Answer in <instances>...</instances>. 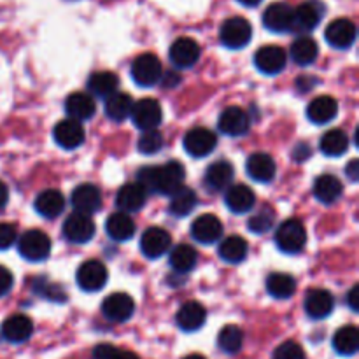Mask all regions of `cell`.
I'll return each mask as SVG.
<instances>
[{"instance_id":"6da1fadb","label":"cell","mask_w":359,"mask_h":359,"mask_svg":"<svg viewBox=\"0 0 359 359\" xmlns=\"http://www.w3.org/2000/svg\"><path fill=\"white\" fill-rule=\"evenodd\" d=\"M186 172L179 161H168L161 167H144L137 174V182L147 193L172 195L175 189L184 184Z\"/></svg>"},{"instance_id":"7a4b0ae2","label":"cell","mask_w":359,"mask_h":359,"mask_svg":"<svg viewBox=\"0 0 359 359\" xmlns=\"http://www.w3.org/2000/svg\"><path fill=\"white\" fill-rule=\"evenodd\" d=\"M252 27L245 18H228L219 30V41L228 49H242L251 42Z\"/></svg>"},{"instance_id":"3957f363","label":"cell","mask_w":359,"mask_h":359,"mask_svg":"<svg viewBox=\"0 0 359 359\" xmlns=\"http://www.w3.org/2000/svg\"><path fill=\"white\" fill-rule=\"evenodd\" d=\"M276 244L286 255H297L307 244V231L298 219H287L277 228Z\"/></svg>"},{"instance_id":"277c9868","label":"cell","mask_w":359,"mask_h":359,"mask_svg":"<svg viewBox=\"0 0 359 359\" xmlns=\"http://www.w3.org/2000/svg\"><path fill=\"white\" fill-rule=\"evenodd\" d=\"M18 251L27 262H44L51 252V241L44 231L28 230L21 235L20 242H18Z\"/></svg>"},{"instance_id":"5b68a950","label":"cell","mask_w":359,"mask_h":359,"mask_svg":"<svg viewBox=\"0 0 359 359\" xmlns=\"http://www.w3.org/2000/svg\"><path fill=\"white\" fill-rule=\"evenodd\" d=\"M163 76V67L158 56L153 53H144L137 56L132 63V77L139 86L149 88L154 86Z\"/></svg>"},{"instance_id":"8992f818","label":"cell","mask_w":359,"mask_h":359,"mask_svg":"<svg viewBox=\"0 0 359 359\" xmlns=\"http://www.w3.org/2000/svg\"><path fill=\"white\" fill-rule=\"evenodd\" d=\"M133 125L139 130L146 132V130L158 128V125L163 119V111H161L160 102L154 98H142V100L135 102L132 105V112H130Z\"/></svg>"},{"instance_id":"52a82bcc","label":"cell","mask_w":359,"mask_h":359,"mask_svg":"<svg viewBox=\"0 0 359 359\" xmlns=\"http://www.w3.org/2000/svg\"><path fill=\"white\" fill-rule=\"evenodd\" d=\"M325 13L326 7L321 0H305L293 11V32H312L321 23Z\"/></svg>"},{"instance_id":"ba28073f","label":"cell","mask_w":359,"mask_h":359,"mask_svg":"<svg viewBox=\"0 0 359 359\" xmlns=\"http://www.w3.org/2000/svg\"><path fill=\"white\" fill-rule=\"evenodd\" d=\"M107 269L104 266V263L97 262V259H88V262H84L83 265L77 269L76 273L77 286L83 291H86V293L100 291L102 287L107 284Z\"/></svg>"},{"instance_id":"9c48e42d","label":"cell","mask_w":359,"mask_h":359,"mask_svg":"<svg viewBox=\"0 0 359 359\" xmlns=\"http://www.w3.org/2000/svg\"><path fill=\"white\" fill-rule=\"evenodd\" d=\"M182 144H184V149L189 156L203 158L212 153L217 144V139L209 128L196 126V128H191L186 133Z\"/></svg>"},{"instance_id":"30bf717a","label":"cell","mask_w":359,"mask_h":359,"mask_svg":"<svg viewBox=\"0 0 359 359\" xmlns=\"http://www.w3.org/2000/svg\"><path fill=\"white\" fill-rule=\"evenodd\" d=\"M63 235L72 244H86L95 235V223L88 214L74 212L63 223Z\"/></svg>"},{"instance_id":"8fae6325","label":"cell","mask_w":359,"mask_h":359,"mask_svg":"<svg viewBox=\"0 0 359 359\" xmlns=\"http://www.w3.org/2000/svg\"><path fill=\"white\" fill-rule=\"evenodd\" d=\"M293 7L286 2L270 4L263 13V25L270 32L286 34L293 30Z\"/></svg>"},{"instance_id":"7c38bea8","label":"cell","mask_w":359,"mask_h":359,"mask_svg":"<svg viewBox=\"0 0 359 359\" xmlns=\"http://www.w3.org/2000/svg\"><path fill=\"white\" fill-rule=\"evenodd\" d=\"M356 25L347 18H337L326 27L325 37L335 49H349L356 41Z\"/></svg>"},{"instance_id":"4fadbf2b","label":"cell","mask_w":359,"mask_h":359,"mask_svg":"<svg viewBox=\"0 0 359 359\" xmlns=\"http://www.w3.org/2000/svg\"><path fill=\"white\" fill-rule=\"evenodd\" d=\"M102 312L112 323H125L135 312V302L126 293H112L102 304Z\"/></svg>"},{"instance_id":"5bb4252c","label":"cell","mask_w":359,"mask_h":359,"mask_svg":"<svg viewBox=\"0 0 359 359\" xmlns=\"http://www.w3.org/2000/svg\"><path fill=\"white\" fill-rule=\"evenodd\" d=\"M172 245V237L167 230L163 228L153 226L149 230L144 231V235L140 237V251L146 258L149 259H158L165 255V252L170 249Z\"/></svg>"},{"instance_id":"9a60e30c","label":"cell","mask_w":359,"mask_h":359,"mask_svg":"<svg viewBox=\"0 0 359 359\" xmlns=\"http://www.w3.org/2000/svg\"><path fill=\"white\" fill-rule=\"evenodd\" d=\"M200 46L195 39L181 37L170 46V62L175 69H189L200 60Z\"/></svg>"},{"instance_id":"2e32d148","label":"cell","mask_w":359,"mask_h":359,"mask_svg":"<svg viewBox=\"0 0 359 359\" xmlns=\"http://www.w3.org/2000/svg\"><path fill=\"white\" fill-rule=\"evenodd\" d=\"M286 62V51L279 46H263L255 55V65L258 67L259 72L266 74V76H276V74L283 72Z\"/></svg>"},{"instance_id":"e0dca14e","label":"cell","mask_w":359,"mask_h":359,"mask_svg":"<svg viewBox=\"0 0 359 359\" xmlns=\"http://www.w3.org/2000/svg\"><path fill=\"white\" fill-rule=\"evenodd\" d=\"M84 126L83 123L77 119H63L53 130V137H55L56 144L67 151H72L79 147L84 142Z\"/></svg>"},{"instance_id":"ac0fdd59","label":"cell","mask_w":359,"mask_h":359,"mask_svg":"<svg viewBox=\"0 0 359 359\" xmlns=\"http://www.w3.org/2000/svg\"><path fill=\"white\" fill-rule=\"evenodd\" d=\"M249 116L241 107H226L217 119V128L228 137H242L249 132Z\"/></svg>"},{"instance_id":"d6986e66","label":"cell","mask_w":359,"mask_h":359,"mask_svg":"<svg viewBox=\"0 0 359 359\" xmlns=\"http://www.w3.org/2000/svg\"><path fill=\"white\" fill-rule=\"evenodd\" d=\"M191 235L200 244H214L223 235V223L214 214H202L193 221Z\"/></svg>"},{"instance_id":"ffe728a7","label":"cell","mask_w":359,"mask_h":359,"mask_svg":"<svg viewBox=\"0 0 359 359\" xmlns=\"http://www.w3.org/2000/svg\"><path fill=\"white\" fill-rule=\"evenodd\" d=\"M0 332H2L4 339L11 344L27 342L32 337V333H34V323H32L28 316L14 314L2 323Z\"/></svg>"},{"instance_id":"44dd1931","label":"cell","mask_w":359,"mask_h":359,"mask_svg":"<svg viewBox=\"0 0 359 359\" xmlns=\"http://www.w3.org/2000/svg\"><path fill=\"white\" fill-rule=\"evenodd\" d=\"M72 205L76 212L81 214H91L98 212L102 207V195L100 189L93 184H81L74 189L72 193Z\"/></svg>"},{"instance_id":"7402d4cb","label":"cell","mask_w":359,"mask_h":359,"mask_svg":"<svg viewBox=\"0 0 359 359\" xmlns=\"http://www.w3.org/2000/svg\"><path fill=\"white\" fill-rule=\"evenodd\" d=\"M304 307L311 319H325L335 309V298L326 290H311L305 297Z\"/></svg>"},{"instance_id":"603a6c76","label":"cell","mask_w":359,"mask_h":359,"mask_svg":"<svg viewBox=\"0 0 359 359\" xmlns=\"http://www.w3.org/2000/svg\"><path fill=\"white\" fill-rule=\"evenodd\" d=\"M249 177L256 182H270L277 174L276 161L266 153H255L248 158L245 163Z\"/></svg>"},{"instance_id":"cb8c5ba5","label":"cell","mask_w":359,"mask_h":359,"mask_svg":"<svg viewBox=\"0 0 359 359\" xmlns=\"http://www.w3.org/2000/svg\"><path fill=\"white\" fill-rule=\"evenodd\" d=\"M147 200V191L139 184V182H128L123 186L116 196V205L123 212H137L144 207Z\"/></svg>"},{"instance_id":"d4e9b609","label":"cell","mask_w":359,"mask_h":359,"mask_svg":"<svg viewBox=\"0 0 359 359\" xmlns=\"http://www.w3.org/2000/svg\"><path fill=\"white\" fill-rule=\"evenodd\" d=\"M207 312L198 302H188V304L182 305L179 309L177 316H175V321H177V326L182 330V332H198L203 325H205Z\"/></svg>"},{"instance_id":"484cf974","label":"cell","mask_w":359,"mask_h":359,"mask_svg":"<svg viewBox=\"0 0 359 359\" xmlns=\"http://www.w3.org/2000/svg\"><path fill=\"white\" fill-rule=\"evenodd\" d=\"M339 114V104L330 95H323V97L314 98L307 107V118L311 119L314 125H326V123L333 121Z\"/></svg>"},{"instance_id":"4316f807","label":"cell","mask_w":359,"mask_h":359,"mask_svg":"<svg viewBox=\"0 0 359 359\" xmlns=\"http://www.w3.org/2000/svg\"><path fill=\"white\" fill-rule=\"evenodd\" d=\"M224 203L228 209L235 214H245L255 207L256 196L251 188L245 184L228 186L226 195H224Z\"/></svg>"},{"instance_id":"83f0119b","label":"cell","mask_w":359,"mask_h":359,"mask_svg":"<svg viewBox=\"0 0 359 359\" xmlns=\"http://www.w3.org/2000/svg\"><path fill=\"white\" fill-rule=\"evenodd\" d=\"M35 210L46 219H55L65 209V198L58 189H46L35 198Z\"/></svg>"},{"instance_id":"f1b7e54d","label":"cell","mask_w":359,"mask_h":359,"mask_svg":"<svg viewBox=\"0 0 359 359\" xmlns=\"http://www.w3.org/2000/svg\"><path fill=\"white\" fill-rule=\"evenodd\" d=\"M231 179H233V167L224 160L210 165L203 175V182L207 188L216 193L226 189L231 184Z\"/></svg>"},{"instance_id":"f546056e","label":"cell","mask_w":359,"mask_h":359,"mask_svg":"<svg viewBox=\"0 0 359 359\" xmlns=\"http://www.w3.org/2000/svg\"><path fill=\"white\" fill-rule=\"evenodd\" d=\"M105 231H107L112 241L125 242L135 235V223H133L128 214L119 210V212L109 216L107 223H105Z\"/></svg>"},{"instance_id":"4dcf8cb0","label":"cell","mask_w":359,"mask_h":359,"mask_svg":"<svg viewBox=\"0 0 359 359\" xmlns=\"http://www.w3.org/2000/svg\"><path fill=\"white\" fill-rule=\"evenodd\" d=\"M65 111L72 119L86 121V119L93 118L95 111H97V105H95V100L91 95L79 93L77 91V93H72L65 100Z\"/></svg>"},{"instance_id":"1f68e13d","label":"cell","mask_w":359,"mask_h":359,"mask_svg":"<svg viewBox=\"0 0 359 359\" xmlns=\"http://www.w3.org/2000/svg\"><path fill=\"white\" fill-rule=\"evenodd\" d=\"M170 203H168V212L175 217H186L193 212V209L198 203V196L191 188H186L184 184L172 193Z\"/></svg>"},{"instance_id":"d6a6232c","label":"cell","mask_w":359,"mask_h":359,"mask_svg":"<svg viewBox=\"0 0 359 359\" xmlns=\"http://www.w3.org/2000/svg\"><path fill=\"white\" fill-rule=\"evenodd\" d=\"M342 191H344L342 182H340L335 175L325 174L321 175V177L316 179L314 182L316 198H318L321 203H325V205H332V203H335L337 200L342 196Z\"/></svg>"},{"instance_id":"836d02e7","label":"cell","mask_w":359,"mask_h":359,"mask_svg":"<svg viewBox=\"0 0 359 359\" xmlns=\"http://www.w3.org/2000/svg\"><path fill=\"white\" fill-rule=\"evenodd\" d=\"M333 349L340 356H354L359 349V332L356 326H342L333 337Z\"/></svg>"},{"instance_id":"e575fe53","label":"cell","mask_w":359,"mask_h":359,"mask_svg":"<svg viewBox=\"0 0 359 359\" xmlns=\"http://www.w3.org/2000/svg\"><path fill=\"white\" fill-rule=\"evenodd\" d=\"M266 291L277 300H287L297 291V280L287 273H270L266 279Z\"/></svg>"},{"instance_id":"d590c367","label":"cell","mask_w":359,"mask_h":359,"mask_svg":"<svg viewBox=\"0 0 359 359\" xmlns=\"http://www.w3.org/2000/svg\"><path fill=\"white\" fill-rule=\"evenodd\" d=\"M132 105L133 102L130 95L114 91V93L105 98V116L112 121H123L132 112Z\"/></svg>"},{"instance_id":"8d00e7d4","label":"cell","mask_w":359,"mask_h":359,"mask_svg":"<svg viewBox=\"0 0 359 359\" xmlns=\"http://www.w3.org/2000/svg\"><path fill=\"white\" fill-rule=\"evenodd\" d=\"M248 242L244 238L238 235H231L221 242L217 252H219L221 259H224L226 263H241L248 256Z\"/></svg>"},{"instance_id":"74e56055","label":"cell","mask_w":359,"mask_h":359,"mask_svg":"<svg viewBox=\"0 0 359 359\" xmlns=\"http://www.w3.org/2000/svg\"><path fill=\"white\" fill-rule=\"evenodd\" d=\"M118 76L114 72H109V70H102V72L91 74L90 79H88V88L93 95L100 98H107L109 95L114 93L118 90Z\"/></svg>"},{"instance_id":"f35d334b","label":"cell","mask_w":359,"mask_h":359,"mask_svg":"<svg viewBox=\"0 0 359 359\" xmlns=\"http://www.w3.org/2000/svg\"><path fill=\"white\" fill-rule=\"evenodd\" d=\"M290 55H291V58H293L294 63L305 67V65H311V63L316 62V58H318V55H319V48H318V44H316L314 39L300 37L293 42Z\"/></svg>"},{"instance_id":"ab89813d","label":"cell","mask_w":359,"mask_h":359,"mask_svg":"<svg viewBox=\"0 0 359 359\" xmlns=\"http://www.w3.org/2000/svg\"><path fill=\"white\" fill-rule=\"evenodd\" d=\"M319 147L326 156H342L349 147V137L344 130L333 128L323 135Z\"/></svg>"},{"instance_id":"60d3db41","label":"cell","mask_w":359,"mask_h":359,"mask_svg":"<svg viewBox=\"0 0 359 359\" xmlns=\"http://www.w3.org/2000/svg\"><path fill=\"white\" fill-rule=\"evenodd\" d=\"M198 262V255L195 249L188 244H181L170 252V266L179 273L191 272Z\"/></svg>"},{"instance_id":"b9f144b4","label":"cell","mask_w":359,"mask_h":359,"mask_svg":"<svg viewBox=\"0 0 359 359\" xmlns=\"http://www.w3.org/2000/svg\"><path fill=\"white\" fill-rule=\"evenodd\" d=\"M217 346L223 353L237 354L244 346V333L238 326L226 325L217 335Z\"/></svg>"},{"instance_id":"7bdbcfd3","label":"cell","mask_w":359,"mask_h":359,"mask_svg":"<svg viewBox=\"0 0 359 359\" xmlns=\"http://www.w3.org/2000/svg\"><path fill=\"white\" fill-rule=\"evenodd\" d=\"M137 147L142 154H156L158 151L163 147V135L154 130H146V132L140 135L139 142H137Z\"/></svg>"},{"instance_id":"ee69618b","label":"cell","mask_w":359,"mask_h":359,"mask_svg":"<svg viewBox=\"0 0 359 359\" xmlns=\"http://www.w3.org/2000/svg\"><path fill=\"white\" fill-rule=\"evenodd\" d=\"M273 221H276V214H273L270 209H262L256 216H252L251 219H249L248 226L252 233L262 235L272 230Z\"/></svg>"},{"instance_id":"f6af8a7d","label":"cell","mask_w":359,"mask_h":359,"mask_svg":"<svg viewBox=\"0 0 359 359\" xmlns=\"http://www.w3.org/2000/svg\"><path fill=\"white\" fill-rule=\"evenodd\" d=\"M273 359H307L305 351L302 349L300 344L287 340V342L280 344L273 353Z\"/></svg>"},{"instance_id":"bcb514c9","label":"cell","mask_w":359,"mask_h":359,"mask_svg":"<svg viewBox=\"0 0 359 359\" xmlns=\"http://www.w3.org/2000/svg\"><path fill=\"white\" fill-rule=\"evenodd\" d=\"M18 231L14 224L0 223V251H6L16 242Z\"/></svg>"},{"instance_id":"7dc6e473","label":"cell","mask_w":359,"mask_h":359,"mask_svg":"<svg viewBox=\"0 0 359 359\" xmlns=\"http://www.w3.org/2000/svg\"><path fill=\"white\" fill-rule=\"evenodd\" d=\"M13 284H14L13 273H11L6 266L0 265V297L9 293V291L13 290Z\"/></svg>"},{"instance_id":"c3c4849f","label":"cell","mask_w":359,"mask_h":359,"mask_svg":"<svg viewBox=\"0 0 359 359\" xmlns=\"http://www.w3.org/2000/svg\"><path fill=\"white\" fill-rule=\"evenodd\" d=\"M116 347L111 346V344H100V346H97L93 349V354H91V358L93 359H112L116 353Z\"/></svg>"},{"instance_id":"681fc988","label":"cell","mask_w":359,"mask_h":359,"mask_svg":"<svg viewBox=\"0 0 359 359\" xmlns=\"http://www.w3.org/2000/svg\"><path fill=\"white\" fill-rule=\"evenodd\" d=\"M346 175H347V177H349L353 182L358 181V177H359V165H358V160H353L349 165H347Z\"/></svg>"},{"instance_id":"f907efd6","label":"cell","mask_w":359,"mask_h":359,"mask_svg":"<svg viewBox=\"0 0 359 359\" xmlns=\"http://www.w3.org/2000/svg\"><path fill=\"white\" fill-rule=\"evenodd\" d=\"M293 154H294V160L302 161V160H305V158L311 156V147H309L307 144H300V146L294 149Z\"/></svg>"},{"instance_id":"816d5d0a","label":"cell","mask_w":359,"mask_h":359,"mask_svg":"<svg viewBox=\"0 0 359 359\" xmlns=\"http://www.w3.org/2000/svg\"><path fill=\"white\" fill-rule=\"evenodd\" d=\"M358 294H359V291H358V286H354L353 290L349 291V294H347V305H349L351 309H353L354 312H358Z\"/></svg>"},{"instance_id":"f5cc1de1","label":"cell","mask_w":359,"mask_h":359,"mask_svg":"<svg viewBox=\"0 0 359 359\" xmlns=\"http://www.w3.org/2000/svg\"><path fill=\"white\" fill-rule=\"evenodd\" d=\"M7 200H9V189H7V186L0 181V210L6 207Z\"/></svg>"},{"instance_id":"db71d44e","label":"cell","mask_w":359,"mask_h":359,"mask_svg":"<svg viewBox=\"0 0 359 359\" xmlns=\"http://www.w3.org/2000/svg\"><path fill=\"white\" fill-rule=\"evenodd\" d=\"M112 359H139V356L133 353H130V351H116Z\"/></svg>"},{"instance_id":"11a10c76","label":"cell","mask_w":359,"mask_h":359,"mask_svg":"<svg viewBox=\"0 0 359 359\" xmlns=\"http://www.w3.org/2000/svg\"><path fill=\"white\" fill-rule=\"evenodd\" d=\"M238 4H242L244 7H258L263 0H237Z\"/></svg>"},{"instance_id":"9f6ffc18","label":"cell","mask_w":359,"mask_h":359,"mask_svg":"<svg viewBox=\"0 0 359 359\" xmlns=\"http://www.w3.org/2000/svg\"><path fill=\"white\" fill-rule=\"evenodd\" d=\"M182 359H205L203 356H200V354H189V356L182 358Z\"/></svg>"}]
</instances>
